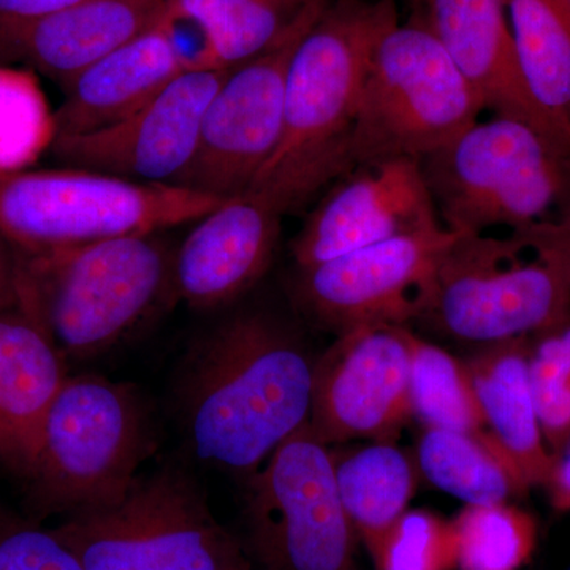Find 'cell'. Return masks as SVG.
Returning a JSON list of instances; mask_svg holds the SVG:
<instances>
[{
	"mask_svg": "<svg viewBox=\"0 0 570 570\" xmlns=\"http://www.w3.org/2000/svg\"><path fill=\"white\" fill-rule=\"evenodd\" d=\"M328 2L314 7L275 47L232 67L206 107L193 160L176 186L223 200L250 189L283 137L292 56Z\"/></svg>",
	"mask_w": 570,
	"mask_h": 570,
	"instance_id": "12",
	"label": "cell"
},
{
	"mask_svg": "<svg viewBox=\"0 0 570 570\" xmlns=\"http://www.w3.org/2000/svg\"><path fill=\"white\" fill-rule=\"evenodd\" d=\"M444 225L296 268L292 303L311 324L343 335L367 325H407L422 309L442 255L459 238Z\"/></svg>",
	"mask_w": 570,
	"mask_h": 570,
	"instance_id": "11",
	"label": "cell"
},
{
	"mask_svg": "<svg viewBox=\"0 0 570 570\" xmlns=\"http://www.w3.org/2000/svg\"><path fill=\"white\" fill-rule=\"evenodd\" d=\"M409 396L425 430L485 431L464 360L412 333Z\"/></svg>",
	"mask_w": 570,
	"mask_h": 570,
	"instance_id": "26",
	"label": "cell"
},
{
	"mask_svg": "<svg viewBox=\"0 0 570 570\" xmlns=\"http://www.w3.org/2000/svg\"><path fill=\"white\" fill-rule=\"evenodd\" d=\"M411 330L367 325L337 335L314 371L307 426L325 445L393 441L412 419Z\"/></svg>",
	"mask_w": 570,
	"mask_h": 570,
	"instance_id": "13",
	"label": "cell"
},
{
	"mask_svg": "<svg viewBox=\"0 0 570 570\" xmlns=\"http://www.w3.org/2000/svg\"><path fill=\"white\" fill-rule=\"evenodd\" d=\"M415 463L431 485L466 505L502 504L530 490L487 430H425Z\"/></svg>",
	"mask_w": 570,
	"mask_h": 570,
	"instance_id": "24",
	"label": "cell"
},
{
	"mask_svg": "<svg viewBox=\"0 0 570 570\" xmlns=\"http://www.w3.org/2000/svg\"><path fill=\"white\" fill-rule=\"evenodd\" d=\"M243 517L254 570H356L332 450L307 425L247 478Z\"/></svg>",
	"mask_w": 570,
	"mask_h": 570,
	"instance_id": "10",
	"label": "cell"
},
{
	"mask_svg": "<svg viewBox=\"0 0 570 570\" xmlns=\"http://www.w3.org/2000/svg\"><path fill=\"white\" fill-rule=\"evenodd\" d=\"M51 530L86 570H254L243 540L176 466L138 475L115 504L66 517Z\"/></svg>",
	"mask_w": 570,
	"mask_h": 570,
	"instance_id": "8",
	"label": "cell"
},
{
	"mask_svg": "<svg viewBox=\"0 0 570 570\" xmlns=\"http://www.w3.org/2000/svg\"><path fill=\"white\" fill-rule=\"evenodd\" d=\"M0 570H86L52 530L0 513Z\"/></svg>",
	"mask_w": 570,
	"mask_h": 570,
	"instance_id": "31",
	"label": "cell"
},
{
	"mask_svg": "<svg viewBox=\"0 0 570 570\" xmlns=\"http://www.w3.org/2000/svg\"><path fill=\"white\" fill-rule=\"evenodd\" d=\"M193 69H198L197 63L167 10L159 24L100 59L62 89V104L55 110V140L122 121Z\"/></svg>",
	"mask_w": 570,
	"mask_h": 570,
	"instance_id": "18",
	"label": "cell"
},
{
	"mask_svg": "<svg viewBox=\"0 0 570 570\" xmlns=\"http://www.w3.org/2000/svg\"><path fill=\"white\" fill-rule=\"evenodd\" d=\"M317 356L299 326L245 306L198 335L175 381V406L198 461L254 474L309 422Z\"/></svg>",
	"mask_w": 570,
	"mask_h": 570,
	"instance_id": "1",
	"label": "cell"
},
{
	"mask_svg": "<svg viewBox=\"0 0 570 570\" xmlns=\"http://www.w3.org/2000/svg\"><path fill=\"white\" fill-rule=\"evenodd\" d=\"M558 232H560V236L562 239V245H564L566 257H568L569 273H570V204L566 206L564 212L560 214L557 220Z\"/></svg>",
	"mask_w": 570,
	"mask_h": 570,
	"instance_id": "35",
	"label": "cell"
},
{
	"mask_svg": "<svg viewBox=\"0 0 570 570\" xmlns=\"http://www.w3.org/2000/svg\"><path fill=\"white\" fill-rule=\"evenodd\" d=\"M67 358L20 302L0 309V469L26 480L41 426L69 377Z\"/></svg>",
	"mask_w": 570,
	"mask_h": 570,
	"instance_id": "19",
	"label": "cell"
},
{
	"mask_svg": "<svg viewBox=\"0 0 570 570\" xmlns=\"http://www.w3.org/2000/svg\"><path fill=\"white\" fill-rule=\"evenodd\" d=\"M546 489L549 491L551 508L561 513L570 512V441L554 456Z\"/></svg>",
	"mask_w": 570,
	"mask_h": 570,
	"instance_id": "33",
	"label": "cell"
},
{
	"mask_svg": "<svg viewBox=\"0 0 570 570\" xmlns=\"http://www.w3.org/2000/svg\"><path fill=\"white\" fill-rule=\"evenodd\" d=\"M332 455L341 502L371 554L414 498L417 463L393 441H373Z\"/></svg>",
	"mask_w": 570,
	"mask_h": 570,
	"instance_id": "22",
	"label": "cell"
},
{
	"mask_svg": "<svg viewBox=\"0 0 570 570\" xmlns=\"http://www.w3.org/2000/svg\"><path fill=\"white\" fill-rule=\"evenodd\" d=\"M17 258L21 305L75 362L102 358L178 303L175 249L163 232L40 253L17 250Z\"/></svg>",
	"mask_w": 570,
	"mask_h": 570,
	"instance_id": "3",
	"label": "cell"
},
{
	"mask_svg": "<svg viewBox=\"0 0 570 570\" xmlns=\"http://www.w3.org/2000/svg\"><path fill=\"white\" fill-rule=\"evenodd\" d=\"M412 21L433 33L485 110L531 124L570 149V134L531 96L502 0H417Z\"/></svg>",
	"mask_w": 570,
	"mask_h": 570,
	"instance_id": "17",
	"label": "cell"
},
{
	"mask_svg": "<svg viewBox=\"0 0 570 570\" xmlns=\"http://www.w3.org/2000/svg\"><path fill=\"white\" fill-rule=\"evenodd\" d=\"M325 0H168V9L204 36L214 69L257 58Z\"/></svg>",
	"mask_w": 570,
	"mask_h": 570,
	"instance_id": "23",
	"label": "cell"
},
{
	"mask_svg": "<svg viewBox=\"0 0 570 570\" xmlns=\"http://www.w3.org/2000/svg\"><path fill=\"white\" fill-rule=\"evenodd\" d=\"M531 337L479 346L464 360L491 438L528 489L546 487L554 456L540 428L530 376Z\"/></svg>",
	"mask_w": 570,
	"mask_h": 570,
	"instance_id": "21",
	"label": "cell"
},
{
	"mask_svg": "<svg viewBox=\"0 0 570 570\" xmlns=\"http://www.w3.org/2000/svg\"><path fill=\"white\" fill-rule=\"evenodd\" d=\"M442 225L417 160L355 165L336 179L291 242L296 268Z\"/></svg>",
	"mask_w": 570,
	"mask_h": 570,
	"instance_id": "15",
	"label": "cell"
},
{
	"mask_svg": "<svg viewBox=\"0 0 570 570\" xmlns=\"http://www.w3.org/2000/svg\"><path fill=\"white\" fill-rule=\"evenodd\" d=\"M283 217L250 190L205 214L175 249L176 302L219 311L245 298L273 264Z\"/></svg>",
	"mask_w": 570,
	"mask_h": 570,
	"instance_id": "16",
	"label": "cell"
},
{
	"mask_svg": "<svg viewBox=\"0 0 570 570\" xmlns=\"http://www.w3.org/2000/svg\"><path fill=\"white\" fill-rule=\"evenodd\" d=\"M376 570H456L452 520L426 509L406 510L371 553Z\"/></svg>",
	"mask_w": 570,
	"mask_h": 570,
	"instance_id": "30",
	"label": "cell"
},
{
	"mask_svg": "<svg viewBox=\"0 0 570 570\" xmlns=\"http://www.w3.org/2000/svg\"><path fill=\"white\" fill-rule=\"evenodd\" d=\"M483 110L436 37L417 21L397 22L379 40L367 66L352 132V163H422L479 121Z\"/></svg>",
	"mask_w": 570,
	"mask_h": 570,
	"instance_id": "9",
	"label": "cell"
},
{
	"mask_svg": "<svg viewBox=\"0 0 570 570\" xmlns=\"http://www.w3.org/2000/svg\"><path fill=\"white\" fill-rule=\"evenodd\" d=\"M228 71H184L122 121L96 132L56 138L50 153L66 167L176 186L193 160L206 107Z\"/></svg>",
	"mask_w": 570,
	"mask_h": 570,
	"instance_id": "14",
	"label": "cell"
},
{
	"mask_svg": "<svg viewBox=\"0 0 570 570\" xmlns=\"http://www.w3.org/2000/svg\"><path fill=\"white\" fill-rule=\"evenodd\" d=\"M530 376L540 428L557 456L570 441V321L531 337Z\"/></svg>",
	"mask_w": 570,
	"mask_h": 570,
	"instance_id": "29",
	"label": "cell"
},
{
	"mask_svg": "<svg viewBox=\"0 0 570 570\" xmlns=\"http://www.w3.org/2000/svg\"><path fill=\"white\" fill-rule=\"evenodd\" d=\"M156 449L140 390L99 374L69 376L52 401L26 478L32 515H75L115 504Z\"/></svg>",
	"mask_w": 570,
	"mask_h": 570,
	"instance_id": "5",
	"label": "cell"
},
{
	"mask_svg": "<svg viewBox=\"0 0 570 570\" xmlns=\"http://www.w3.org/2000/svg\"><path fill=\"white\" fill-rule=\"evenodd\" d=\"M452 523L456 570H520L538 542L534 519L510 502L466 505Z\"/></svg>",
	"mask_w": 570,
	"mask_h": 570,
	"instance_id": "27",
	"label": "cell"
},
{
	"mask_svg": "<svg viewBox=\"0 0 570 570\" xmlns=\"http://www.w3.org/2000/svg\"><path fill=\"white\" fill-rule=\"evenodd\" d=\"M18 258L14 247L0 235V309L20 302Z\"/></svg>",
	"mask_w": 570,
	"mask_h": 570,
	"instance_id": "34",
	"label": "cell"
},
{
	"mask_svg": "<svg viewBox=\"0 0 570 570\" xmlns=\"http://www.w3.org/2000/svg\"><path fill=\"white\" fill-rule=\"evenodd\" d=\"M168 0H80L32 22L20 33L10 61L63 89L78 75L164 20Z\"/></svg>",
	"mask_w": 570,
	"mask_h": 570,
	"instance_id": "20",
	"label": "cell"
},
{
	"mask_svg": "<svg viewBox=\"0 0 570 570\" xmlns=\"http://www.w3.org/2000/svg\"><path fill=\"white\" fill-rule=\"evenodd\" d=\"M223 198L86 168L0 174V235L21 253L160 234L194 224Z\"/></svg>",
	"mask_w": 570,
	"mask_h": 570,
	"instance_id": "7",
	"label": "cell"
},
{
	"mask_svg": "<svg viewBox=\"0 0 570 570\" xmlns=\"http://www.w3.org/2000/svg\"><path fill=\"white\" fill-rule=\"evenodd\" d=\"M400 22L395 0H330L292 56L283 137L250 193L299 212L354 168L352 132L367 66Z\"/></svg>",
	"mask_w": 570,
	"mask_h": 570,
	"instance_id": "2",
	"label": "cell"
},
{
	"mask_svg": "<svg viewBox=\"0 0 570 570\" xmlns=\"http://www.w3.org/2000/svg\"><path fill=\"white\" fill-rule=\"evenodd\" d=\"M570 321V273L557 223L508 235L460 234L415 322L460 343L532 337Z\"/></svg>",
	"mask_w": 570,
	"mask_h": 570,
	"instance_id": "4",
	"label": "cell"
},
{
	"mask_svg": "<svg viewBox=\"0 0 570 570\" xmlns=\"http://www.w3.org/2000/svg\"><path fill=\"white\" fill-rule=\"evenodd\" d=\"M55 140V111L31 71L0 63V174L26 170Z\"/></svg>",
	"mask_w": 570,
	"mask_h": 570,
	"instance_id": "28",
	"label": "cell"
},
{
	"mask_svg": "<svg viewBox=\"0 0 570 570\" xmlns=\"http://www.w3.org/2000/svg\"><path fill=\"white\" fill-rule=\"evenodd\" d=\"M524 81L570 134V0H502Z\"/></svg>",
	"mask_w": 570,
	"mask_h": 570,
	"instance_id": "25",
	"label": "cell"
},
{
	"mask_svg": "<svg viewBox=\"0 0 570 570\" xmlns=\"http://www.w3.org/2000/svg\"><path fill=\"white\" fill-rule=\"evenodd\" d=\"M420 167L439 219L459 234L553 223L570 204V149L509 116L475 121Z\"/></svg>",
	"mask_w": 570,
	"mask_h": 570,
	"instance_id": "6",
	"label": "cell"
},
{
	"mask_svg": "<svg viewBox=\"0 0 570 570\" xmlns=\"http://www.w3.org/2000/svg\"><path fill=\"white\" fill-rule=\"evenodd\" d=\"M77 2L80 0H0V63L10 61L14 41L32 22Z\"/></svg>",
	"mask_w": 570,
	"mask_h": 570,
	"instance_id": "32",
	"label": "cell"
}]
</instances>
